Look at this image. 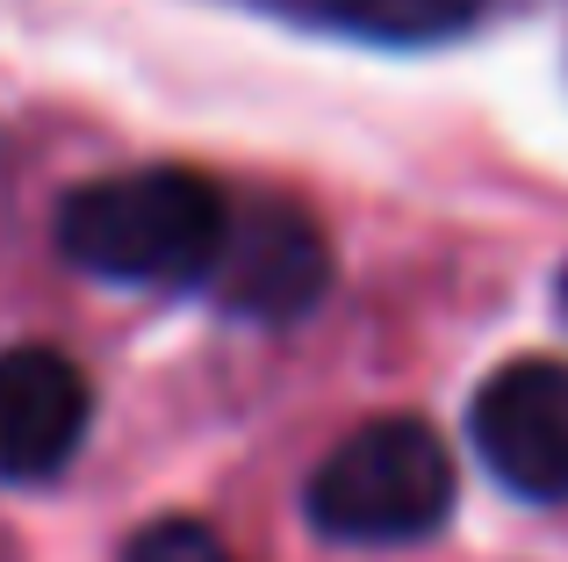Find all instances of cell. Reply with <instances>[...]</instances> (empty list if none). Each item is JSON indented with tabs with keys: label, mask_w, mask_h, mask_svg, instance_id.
<instances>
[{
	"label": "cell",
	"mask_w": 568,
	"mask_h": 562,
	"mask_svg": "<svg viewBox=\"0 0 568 562\" xmlns=\"http://www.w3.org/2000/svg\"><path fill=\"white\" fill-rule=\"evenodd\" d=\"M94 390L58 347H0V483H51L80 454Z\"/></svg>",
	"instance_id": "5"
},
{
	"label": "cell",
	"mask_w": 568,
	"mask_h": 562,
	"mask_svg": "<svg viewBox=\"0 0 568 562\" xmlns=\"http://www.w3.org/2000/svg\"><path fill=\"white\" fill-rule=\"evenodd\" d=\"M310 526L353 549H410L454 512V462L425 419H367L310 476Z\"/></svg>",
	"instance_id": "2"
},
{
	"label": "cell",
	"mask_w": 568,
	"mask_h": 562,
	"mask_svg": "<svg viewBox=\"0 0 568 562\" xmlns=\"http://www.w3.org/2000/svg\"><path fill=\"white\" fill-rule=\"evenodd\" d=\"M123 562H237L223 549L216 534H209L202 520H152L138 541L123 549Z\"/></svg>",
	"instance_id": "7"
},
{
	"label": "cell",
	"mask_w": 568,
	"mask_h": 562,
	"mask_svg": "<svg viewBox=\"0 0 568 562\" xmlns=\"http://www.w3.org/2000/svg\"><path fill=\"white\" fill-rule=\"evenodd\" d=\"M489 0H332V14L346 29L375 43H439V37H460V29L483 14Z\"/></svg>",
	"instance_id": "6"
},
{
	"label": "cell",
	"mask_w": 568,
	"mask_h": 562,
	"mask_svg": "<svg viewBox=\"0 0 568 562\" xmlns=\"http://www.w3.org/2000/svg\"><path fill=\"white\" fill-rule=\"evenodd\" d=\"M475 454L504 491L532 505H568V361H511L475 390Z\"/></svg>",
	"instance_id": "3"
},
{
	"label": "cell",
	"mask_w": 568,
	"mask_h": 562,
	"mask_svg": "<svg viewBox=\"0 0 568 562\" xmlns=\"http://www.w3.org/2000/svg\"><path fill=\"white\" fill-rule=\"evenodd\" d=\"M332 281V253H324L317 224L303 210H281V202H260V210L237 217L223 231V253L209 268L202 289L216 295L231 318L252 324H295Z\"/></svg>",
	"instance_id": "4"
},
{
	"label": "cell",
	"mask_w": 568,
	"mask_h": 562,
	"mask_svg": "<svg viewBox=\"0 0 568 562\" xmlns=\"http://www.w3.org/2000/svg\"><path fill=\"white\" fill-rule=\"evenodd\" d=\"M231 231V195L194 167H130L58 202V253L115 289H202Z\"/></svg>",
	"instance_id": "1"
},
{
	"label": "cell",
	"mask_w": 568,
	"mask_h": 562,
	"mask_svg": "<svg viewBox=\"0 0 568 562\" xmlns=\"http://www.w3.org/2000/svg\"><path fill=\"white\" fill-rule=\"evenodd\" d=\"M0 562H8V555H0Z\"/></svg>",
	"instance_id": "8"
}]
</instances>
